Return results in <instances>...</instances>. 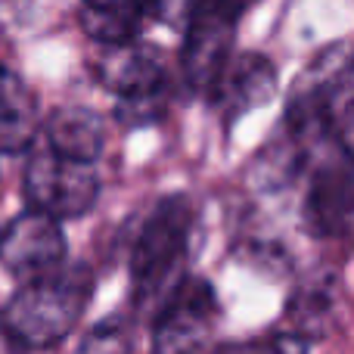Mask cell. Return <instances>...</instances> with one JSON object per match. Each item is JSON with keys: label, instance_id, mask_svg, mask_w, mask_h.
Segmentation results:
<instances>
[{"label": "cell", "instance_id": "1", "mask_svg": "<svg viewBox=\"0 0 354 354\" xmlns=\"http://www.w3.org/2000/svg\"><path fill=\"white\" fill-rule=\"evenodd\" d=\"M93 295V277L87 268H56L35 280L0 308V333L22 348H50L78 326Z\"/></svg>", "mask_w": 354, "mask_h": 354}, {"label": "cell", "instance_id": "2", "mask_svg": "<svg viewBox=\"0 0 354 354\" xmlns=\"http://www.w3.org/2000/svg\"><path fill=\"white\" fill-rule=\"evenodd\" d=\"M193 230V202L168 196L153 208L131 255V301L137 311H159L165 295L180 280Z\"/></svg>", "mask_w": 354, "mask_h": 354}, {"label": "cell", "instance_id": "3", "mask_svg": "<svg viewBox=\"0 0 354 354\" xmlns=\"http://www.w3.org/2000/svg\"><path fill=\"white\" fill-rule=\"evenodd\" d=\"M351 75H354V37H345V41H336L320 50L299 72L292 91H289L283 131L289 137H295L301 147H311V140H317L330 128L333 100L348 84Z\"/></svg>", "mask_w": 354, "mask_h": 354}, {"label": "cell", "instance_id": "4", "mask_svg": "<svg viewBox=\"0 0 354 354\" xmlns=\"http://www.w3.org/2000/svg\"><path fill=\"white\" fill-rule=\"evenodd\" d=\"M22 189L28 205L37 212H47L59 221L81 218L100 196V174L93 162L68 159L44 140H35L28 147Z\"/></svg>", "mask_w": 354, "mask_h": 354}, {"label": "cell", "instance_id": "5", "mask_svg": "<svg viewBox=\"0 0 354 354\" xmlns=\"http://www.w3.org/2000/svg\"><path fill=\"white\" fill-rule=\"evenodd\" d=\"M243 16L233 0H199L183 28L180 68L196 93H212L218 75L233 56L236 22Z\"/></svg>", "mask_w": 354, "mask_h": 354}, {"label": "cell", "instance_id": "6", "mask_svg": "<svg viewBox=\"0 0 354 354\" xmlns=\"http://www.w3.org/2000/svg\"><path fill=\"white\" fill-rule=\"evenodd\" d=\"M221 317L218 295L202 277H180L153 314V348L156 351H193L208 345Z\"/></svg>", "mask_w": 354, "mask_h": 354}, {"label": "cell", "instance_id": "7", "mask_svg": "<svg viewBox=\"0 0 354 354\" xmlns=\"http://www.w3.org/2000/svg\"><path fill=\"white\" fill-rule=\"evenodd\" d=\"M66 258V233L59 218L28 208L0 230V264L19 280H35L62 268Z\"/></svg>", "mask_w": 354, "mask_h": 354}, {"label": "cell", "instance_id": "8", "mask_svg": "<svg viewBox=\"0 0 354 354\" xmlns=\"http://www.w3.org/2000/svg\"><path fill=\"white\" fill-rule=\"evenodd\" d=\"M97 78L118 100L168 93V75L162 53L137 41L103 44V56L97 59Z\"/></svg>", "mask_w": 354, "mask_h": 354}, {"label": "cell", "instance_id": "9", "mask_svg": "<svg viewBox=\"0 0 354 354\" xmlns=\"http://www.w3.org/2000/svg\"><path fill=\"white\" fill-rule=\"evenodd\" d=\"M305 227L311 236H342L354 221V162H326L311 177L305 196Z\"/></svg>", "mask_w": 354, "mask_h": 354}, {"label": "cell", "instance_id": "10", "mask_svg": "<svg viewBox=\"0 0 354 354\" xmlns=\"http://www.w3.org/2000/svg\"><path fill=\"white\" fill-rule=\"evenodd\" d=\"M274 93H277L274 62L261 53H245V56H236V59L230 56V62L218 75L208 97L221 109L224 122L233 124L245 112L261 109L264 103H270Z\"/></svg>", "mask_w": 354, "mask_h": 354}, {"label": "cell", "instance_id": "11", "mask_svg": "<svg viewBox=\"0 0 354 354\" xmlns=\"http://www.w3.org/2000/svg\"><path fill=\"white\" fill-rule=\"evenodd\" d=\"M41 140L68 159L97 162L103 153L106 131L97 112L81 109V106H62V109L50 112Z\"/></svg>", "mask_w": 354, "mask_h": 354}, {"label": "cell", "instance_id": "12", "mask_svg": "<svg viewBox=\"0 0 354 354\" xmlns=\"http://www.w3.org/2000/svg\"><path fill=\"white\" fill-rule=\"evenodd\" d=\"M35 97L25 81L0 66V153H22L35 143Z\"/></svg>", "mask_w": 354, "mask_h": 354}, {"label": "cell", "instance_id": "13", "mask_svg": "<svg viewBox=\"0 0 354 354\" xmlns=\"http://www.w3.org/2000/svg\"><path fill=\"white\" fill-rule=\"evenodd\" d=\"M81 28L100 44L134 41L143 22H149L143 6H81Z\"/></svg>", "mask_w": 354, "mask_h": 354}, {"label": "cell", "instance_id": "14", "mask_svg": "<svg viewBox=\"0 0 354 354\" xmlns=\"http://www.w3.org/2000/svg\"><path fill=\"white\" fill-rule=\"evenodd\" d=\"M122 351V348H131V330L124 326V320L118 314L106 317L103 324H97L87 339L81 342V351Z\"/></svg>", "mask_w": 354, "mask_h": 354}, {"label": "cell", "instance_id": "15", "mask_svg": "<svg viewBox=\"0 0 354 354\" xmlns=\"http://www.w3.org/2000/svg\"><path fill=\"white\" fill-rule=\"evenodd\" d=\"M143 3H147V16L153 22L171 25V28L183 31L199 0H143Z\"/></svg>", "mask_w": 354, "mask_h": 354}, {"label": "cell", "instance_id": "16", "mask_svg": "<svg viewBox=\"0 0 354 354\" xmlns=\"http://www.w3.org/2000/svg\"><path fill=\"white\" fill-rule=\"evenodd\" d=\"M336 140L342 147V153L354 162V97L348 100V106L342 109V115L336 122Z\"/></svg>", "mask_w": 354, "mask_h": 354}, {"label": "cell", "instance_id": "17", "mask_svg": "<svg viewBox=\"0 0 354 354\" xmlns=\"http://www.w3.org/2000/svg\"><path fill=\"white\" fill-rule=\"evenodd\" d=\"M81 3H87V6H143V10H147L143 0H81Z\"/></svg>", "mask_w": 354, "mask_h": 354}, {"label": "cell", "instance_id": "18", "mask_svg": "<svg viewBox=\"0 0 354 354\" xmlns=\"http://www.w3.org/2000/svg\"><path fill=\"white\" fill-rule=\"evenodd\" d=\"M233 3H236V6H239V10H243V12H245V10H249V6H252V3H258V0H233Z\"/></svg>", "mask_w": 354, "mask_h": 354}, {"label": "cell", "instance_id": "19", "mask_svg": "<svg viewBox=\"0 0 354 354\" xmlns=\"http://www.w3.org/2000/svg\"><path fill=\"white\" fill-rule=\"evenodd\" d=\"M0 230H3V227H0Z\"/></svg>", "mask_w": 354, "mask_h": 354}]
</instances>
